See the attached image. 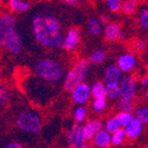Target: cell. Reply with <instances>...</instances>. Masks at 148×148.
Returning a JSON list of instances; mask_svg holds the SVG:
<instances>
[{
  "label": "cell",
  "mask_w": 148,
  "mask_h": 148,
  "mask_svg": "<svg viewBox=\"0 0 148 148\" xmlns=\"http://www.w3.org/2000/svg\"><path fill=\"white\" fill-rule=\"evenodd\" d=\"M32 31L36 40L42 46L51 50L62 47V24L56 16L45 12L36 13L32 18Z\"/></svg>",
  "instance_id": "obj_1"
},
{
  "label": "cell",
  "mask_w": 148,
  "mask_h": 148,
  "mask_svg": "<svg viewBox=\"0 0 148 148\" xmlns=\"http://www.w3.org/2000/svg\"><path fill=\"white\" fill-rule=\"evenodd\" d=\"M36 76L49 83H58L63 78L64 71L62 65L53 59H40L34 65Z\"/></svg>",
  "instance_id": "obj_2"
},
{
  "label": "cell",
  "mask_w": 148,
  "mask_h": 148,
  "mask_svg": "<svg viewBox=\"0 0 148 148\" xmlns=\"http://www.w3.org/2000/svg\"><path fill=\"white\" fill-rule=\"evenodd\" d=\"M89 72V63L87 60H78L77 63L73 65L64 79V89L66 91H72V89L76 87L77 84L83 82L85 79Z\"/></svg>",
  "instance_id": "obj_3"
},
{
  "label": "cell",
  "mask_w": 148,
  "mask_h": 148,
  "mask_svg": "<svg viewBox=\"0 0 148 148\" xmlns=\"http://www.w3.org/2000/svg\"><path fill=\"white\" fill-rule=\"evenodd\" d=\"M16 125L20 130L25 133L37 134L42 129V120L37 114L25 110V112L18 114L16 119Z\"/></svg>",
  "instance_id": "obj_4"
},
{
  "label": "cell",
  "mask_w": 148,
  "mask_h": 148,
  "mask_svg": "<svg viewBox=\"0 0 148 148\" xmlns=\"http://www.w3.org/2000/svg\"><path fill=\"white\" fill-rule=\"evenodd\" d=\"M17 31L16 18L10 13L0 14V45L4 46L8 37Z\"/></svg>",
  "instance_id": "obj_5"
},
{
  "label": "cell",
  "mask_w": 148,
  "mask_h": 148,
  "mask_svg": "<svg viewBox=\"0 0 148 148\" xmlns=\"http://www.w3.org/2000/svg\"><path fill=\"white\" fill-rule=\"evenodd\" d=\"M135 90H136V79L134 76H127L123 78L120 85V100L121 101H133Z\"/></svg>",
  "instance_id": "obj_6"
},
{
  "label": "cell",
  "mask_w": 148,
  "mask_h": 148,
  "mask_svg": "<svg viewBox=\"0 0 148 148\" xmlns=\"http://www.w3.org/2000/svg\"><path fill=\"white\" fill-rule=\"evenodd\" d=\"M89 97H90V87L87 83L81 82L79 84H77L76 87L72 89L73 102H76L78 104H83L89 100Z\"/></svg>",
  "instance_id": "obj_7"
},
{
  "label": "cell",
  "mask_w": 148,
  "mask_h": 148,
  "mask_svg": "<svg viewBox=\"0 0 148 148\" xmlns=\"http://www.w3.org/2000/svg\"><path fill=\"white\" fill-rule=\"evenodd\" d=\"M3 47H5L11 55H18L23 49V39H21L20 34L17 31L13 32L7 38V40Z\"/></svg>",
  "instance_id": "obj_8"
},
{
  "label": "cell",
  "mask_w": 148,
  "mask_h": 148,
  "mask_svg": "<svg viewBox=\"0 0 148 148\" xmlns=\"http://www.w3.org/2000/svg\"><path fill=\"white\" fill-rule=\"evenodd\" d=\"M78 43H79V31L77 29H70L66 36L63 38L62 46L68 51H72L77 47Z\"/></svg>",
  "instance_id": "obj_9"
},
{
  "label": "cell",
  "mask_w": 148,
  "mask_h": 148,
  "mask_svg": "<svg viewBox=\"0 0 148 148\" xmlns=\"http://www.w3.org/2000/svg\"><path fill=\"white\" fill-rule=\"evenodd\" d=\"M68 140L70 145L75 148H79L84 143V136H83V127L81 126H73L69 134H68Z\"/></svg>",
  "instance_id": "obj_10"
},
{
  "label": "cell",
  "mask_w": 148,
  "mask_h": 148,
  "mask_svg": "<svg viewBox=\"0 0 148 148\" xmlns=\"http://www.w3.org/2000/svg\"><path fill=\"white\" fill-rule=\"evenodd\" d=\"M142 132V123L136 120V119H132V121L126 126L125 134L128 139H136Z\"/></svg>",
  "instance_id": "obj_11"
},
{
  "label": "cell",
  "mask_w": 148,
  "mask_h": 148,
  "mask_svg": "<svg viewBox=\"0 0 148 148\" xmlns=\"http://www.w3.org/2000/svg\"><path fill=\"white\" fill-rule=\"evenodd\" d=\"M135 64H136V58L132 53L122 55L117 60V68L121 71H125V72L130 71L135 66Z\"/></svg>",
  "instance_id": "obj_12"
},
{
  "label": "cell",
  "mask_w": 148,
  "mask_h": 148,
  "mask_svg": "<svg viewBox=\"0 0 148 148\" xmlns=\"http://www.w3.org/2000/svg\"><path fill=\"white\" fill-rule=\"evenodd\" d=\"M102 129V123L100 121H90L88 122L87 125L83 127V136H84V140H92L94 135Z\"/></svg>",
  "instance_id": "obj_13"
},
{
  "label": "cell",
  "mask_w": 148,
  "mask_h": 148,
  "mask_svg": "<svg viewBox=\"0 0 148 148\" xmlns=\"http://www.w3.org/2000/svg\"><path fill=\"white\" fill-rule=\"evenodd\" d=\"M92 140H94L95 146L100 147V148H107L112 143L110 142V133L107 130H102V129H100L94 135Z\"/></svg>",
  "instance_id": "obj_14"
},
{
  "label": "cell",
  "mask_w": 148,
  "mask_h": 148,
  "mask_svg": "<svg viewBox=\"0 0 148 148\" xmlns=\"http://www.w3.org/2000/svg\"><path fill=\"white\" fill-rule=\"evenodd\" d=\"M121 78H122V71L116 65H112L106 70V75H104L106 83H119Z\"/></svg>",
  "instance_id": "obj_15"
},
{
  "label": "cell",
  "mask_w": 148,
  "mask_h": 148,
  "mask_svg": "<svg viewBox=\"0 0 148 148\" xmlns=\"http://www.w3.org/2000/svg\"><path fill=\"white\" fill-rule=\"evenodd\" d=\"M120 34H121L120 25H117V24H110V23L107 24V26L104 29V36L108 40H110V42L117 40Z\"/></svg>",
  "instance_id": "obj_16"
},
{
  "label": "cell",
  "mask_w": 148,
  "mask_h": 148,
  "mask_svg": "<svg viewBox=\"0 0 148 148\" xmlns=\"http://www.w3.org/2000/svg\"><path fill=\"white\" fill-rule=\"evenodd\" d=\"M8 5H10V8L13 12H16V13L26 12L30 7V4L26 0H8Z\"/></svg>",
  "instance_id": "obj_17"
},
{
  "label": "cell",
  "mask_w": 148,
  "mask_h": 148,
  "mask_svg": "<svg viewBox=\"0 0 148 148\" xmlns=\"http://www.w3.org/2000/svg\"><path fill=\"white\" fill-rule=\"evenodd\" d=\"M121 8L126 14L132 16L135 13V11L138 8V0H125L121 4Z\"/></svg>",
  "instance_id": "obj_18"
},
{
  "label": "cell",
  "mask_w": 148,
  "mask_h": 148,
  "mask_svg": "<svg viewBox=\"0 0 148 148\" xmlns=\"http://www.w3.org/2000/svg\"><path fill=\"white\" fill-rule=\"evenodd\" d=\"M120 95V85L119 83H107L106 85V96L112 100H115Z\"/></svg>",
  "instance_id": "obj_19"
},
{
  "label": "cell",
  "mask_w": 148,
  "mask_h": 148,
  "mask_svg": "<svg viewBox=\"0 0 148 148\" xmlns=\"http://www.w3.org/2000/svg\"><path fill=\"white\" fill-rule=\"evenodd\" d=\"M88 30H89V32L91 34L98 36L102 32V23L98 19H96V18H91L88 21Z\"/></svg>",
  "instance_id": "obj_20"
},
{
  "label": "cell",
  "mask_w": 148,
  "mask_h": 148,
  "mask_svg": "<svg viewBox=\"0 0 148 148\" xmlns=\"http://www.w3.org/2000/svg\"><path fill=\"white\" fill-rule=\"evenodd\" d=\"M113 135H110V142L115 146H119L123 142L126 138V134H125V129H121V128H117L115 132L112 133Z\"/></svg>",
  "instance_id": "obj_21"
},
{
  "label": "cell",
  "mask_w": 148,
  "mask_h": 148,
  "mask_svg": "<svg viewBox=\"0 0 148 148\" xmlns=\"http://www.w3.org/2000/svg\"><path fill=\"white\" fill-rule=\"evenodd\" d=\"M90 95L94 96V98H100V97H106V87L103 83L97 82L92 85L90 89Z\"/></svg>",
  "instance_id": "obj_22"
},
{
  "label": "cell",
  "mask_w": 148,
  "mask_h": 148,
  "mask_svg": "<svg viewBox=\"0 0 148 148\" xmlns=\"http://www.w3.org/2000/svg\"><path fill=\"white\" fill-rule=\"evenodd\" d=\"M106 58H107V55L103 50H96L90 55L89 60L92 64H101L106 60Z\"/></svg>",
  "instance_id": "obj_23"
},
{
  "label": "cell",
  "mask_w": 148,
  "mask_h": 148,
  "mask_svg": "<svg viewBox=\"0 0 148 148\" xmlns=\"http://www.w3.org/2000/svg\"><path fill=\"white\" fill-rule=\"evenodd\" d=\"M116 121H117V123L120 125V127H126L128 123L132 121V119H133V116H132V114L130 113H127V112H121L116 117Z\"/></svg>",
  "instance_id": "obj_24"
},
{
  "label": "cell",
  "mask_w": 148,
  "mask_h": 148,
  "mask_svg": "<svg viewBox=\"0 0 148 148\" xmlns=\"http://www.w3.org/2000/svg\"><path fill=\"white\" fill-rule=\"evenodd\" d=\"M10 98V94H8V89L5 87L4 84L0 83V108H3Z\"/></svg>",
  "instance_id": "obj_25"
},
{
  "label": "cell",
  "mask_w": 148,
  "mask_h": 148,
  "mask_svg": "<svg viewBox=\"0 0 148 148\" xmlns=\"http://www.w3.org/2000/svg\"><path fill=\"white\" fill-rule=\"evenodd\" d=\"M135 119L139 120L142 125L148 122V109L146 107L143 108H140L139 110H136V113H135Z\"/></svg>",
  "instance_id": "obj_26"
},
{
  "label": "cell",
  "mask_w": 148,
  "mask_h": 148,
  "mask_svg": "<svg viewBox=\"0 0 148 148\" xmlns=\"http://www.w3.org/2000/svg\"><path fill=\"white\" fill-rule=\"evenodd\" d=\"M107 104V100H106V97H100V98H95V101L92 103V107H94V110L97 113H101L102 110L104 109Z\"/></svg>",
  "instance_id": "obj_27"
},
{
  "label": "cell",
  "mask_w": 148,
  "mask_h": 148,
  "mask_svg": "<svg viewBox=\"0 0 148 148\" xmlns=\"http://www.w3.org/2000/svg\"><path fill=\"white\" fill-rule=\"evenodd\" d=\"M139 23H140V25L143 29L148 27V10L147 8H143L140 12V14H139Z\"/></svg>",
  "instance_id": "obj_28"
},
{
  "label": "cell",
  "mask_w": 148,
  "mask_h": 148,
  "mask_svg": "<svg viewBox=\"0 0 148 148\" xmlns=\"http://www.w3.org/2000/svg\"><path fill=\"white\" fill-rule=\"evenodd\" d=\"M85 115H87V110L83 107H77L75 109V113H73V116H75V120L77 122H83L85 119Z\"/></svg>",
  "instance_id": "obj_29"
},
{
  "label": "cell",
  "mask_w": 148,
  "mask_h": 148,
  "mask_svg": "<svg viewBox=\"0 0 148 148\" xmlns=\"http://www.w3.org/2000/svg\"><path fill=\"white\" fill-rule=\"evenodd\" d=\"M119 109L121 110V112L130 113V112H133V109H134V104H133L132 101H120Z\"/></svg>",
  "instance_id": "obj_30"
},
{
  "label": "cell",
  "mask_w": 148,
  "mask_h": 148,
  "mask_svg": "<svg viewBox=\"0 0 148 148\" xmlns=\"http://www.w3.org/2000/svg\"><path fill=\"white\" fill-rule=\"evenodd\" d=\"M117 128H120V125L117 123L116 119H110V120L107 121V123H106V130H107V132L113 133V132H115Z\"/></svg>",
  "instance_id": "obj_31"
},
{
  "label": "cell",
  "mask_w": 148,
  "mask_h": 148,
  "mask_svg": "<svg viewBox=\"0 0 148 148\" xmlns=\"http://www.w3.org/2000/svg\"><path fill=\"white\" fill-rule=\"evenodd\" d=\"M121 0H107L108 8L112 12H119L121 10Z\"/></svg>",
  "instance_id": "obj_32"
},
{
  "label": "cell",
  "mask_w": 148,
  "mask_h": 148,
  "mask_svg": "<svg viewBox=\"0 0 148 148\" xmlns=\"http://www.w3.org/2000/svg\"><path fill=\"white\" fill-rule=\"evenodd\" d=\"M135 49L139 51V52H142L145 49H146V43L143 40H136V44H135Z\"/></svg>",
  "instance_id": "obj_33"
},
{
  "label": "cell",
  "mask_w": 148,
  "mask_h": 148,
  "mask_svg": "<svg viewBox=\"0 0 148 148\" xmlns=\"http://www.w3.org/2000/svg\"><path fill=\"white\" fill-rule=\"evenodd\" d=\"M4 148H24V147L18 142H8Z\"/></svg>",
  "instance_id": "obj_34"
},
{
  "label": "cell",
  "mask_w": 148,
  "mask_h": 148,
  "mask_svg": "<svg viewBox=\"0 0 148 148\" xmlns=\"http://www.w3.org/2000/svg\"><path fill=\"white\" fill-rule=\"evenodd\" d=\"M63 1L70 6H77L78 5V0H63Z\"/></svg>",
  "instance_id": "obj_35"
},
{
  "label": "cell",
  "mask_w": 148,
  "mask_h": 148,
  "mask_svg": "<svg viewBox=\"0 0 148 148\" xmlns=\"http://www.w3.org/2000/svg\"><path fill=\"white\" fill-rule=\"evenodd\" d=\"M141 83H142L143 87H147V85H148V77H147V76H145V77L141 79Z\"/></svg>",
  "instance_id": "obj_36"
},
{
  "label": "cell",
  "mask_w": 148,
  "mask_h": 148,
  "mask_svg": "<svg viewBox=\"0 0 148 148\" xmlns=\"http://www.w3.org/2000/svg\"><path fill=\"white\" fill-rule=\"evenodd\" d=\"M100 21H101V23H104V24H108V23H109V18H108L107 16H102Z\"/></svg>",
  "instance_id": "obj_37"
},
{
  "label": "cell",
  "mask_w": 148,
  "mask_h": 148,
  "mask_svg": "<svg viewBox=\"0 0 148 148\" xmlns=\"http://www.w3.org/2000/svg\"><path fill=\"white\" fill-rule=\"evenodd\" d=\"M79 148H90V147H89V146H84V145H83V146H81Z\"/></svg>",
  "instance_id": "obj_38"
}]
</instances>
